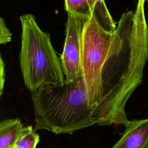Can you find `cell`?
<instances>
[{"instance_id":"cell-1","label":"cell","mask_w":148,"mask_h":148,"mask_svg":"<svg viewBox=\"0 0 148 148\" xmlns=\"http://www.w3.org/2000/svg\"><path fill=\"white\" fill-rule=\"evenodd\" d=\"M148 61V25L145 2L123 13L117 23L102 71L99 102L94 113L96 124L123 125L130 120L127 102L141 84Z\"/></svg>"},{"instance_id":"cell-2","label":"cell","mask_w":148,"mask_h":148,"mask_svg":"<svg viewBox=\"0 0 148 148\" xmlns=\"http://www.w3.org/2000/svg\"><path fill=\"white\" fill-rule=\"evenodd\" d=\"M31 99L35 131L71 134L96 124L82 75L62 84L42 87Z\"/></svg>"},{"instance_id":"cell-3","label":"cell","mask_w":148,"mask_h":148,"mask_svg":"<svg viewBox=\"0 0 148 148\" xmlns=\"http://www.w3.org/2000/svg\"><path fill=\"white\" fill-rule=\"evenodd\" d=\"M21 27L20 66L27 88L32 93L42 87L64 84L66 80L61 60L50 34L38 25L35 16L20 17Z\"/></svg>"},{"instance_id":"cell-4","label":"cell","mask_w":148,"mask_h":148,"mask_svg":"<svg viewBox=\"0 0 148 148\" xmlns=\"http://www.w3.org/2000/svg\"><path fill=\"white\" fill-rule=\"evenodd\" d=\"M113 36V31L105 29L96 16L84 21L81 39V75L93 115L100 98L102 71Z\"/></svg>"},{"instance_id":"cell-5","label":"cell","mask_w":148,"mask_h":148,"mask_svg":"<svg viewBox=\"0 0 148 148\" xmlns=\"http://www.w3.org/2000/svg\"><path fill=\"white\" fill-rule=\"evenodd\" d=\"M86 19L68 14L65 39L60 60L65 80L71 82L81 75V39Z\"/></svg>"},{"instance_id":"cell-6","label":"cell","mask_w":148,"mask_h":148,"mask_svg":"<svg viewBox=\"0 0 148 148\" xmlns=\"http://www.w3.org/2000/svg\"><path fill=\"white\" fill-rule=\"evenodd\" d=\"M112 148H148V118L130 121Z\"/></svg>"},{"instance_id":"cell-7","label":"cell","mask_w":148,"mask_h":148,"mask_svg":"<svg viewBox=\"0 0 148 148\" xmlns=\"http://www.w3.org/2000/svg\"><path fill=\"white\" fill-rule=\"evenodd\" d=\"M18 119H7L0 122V148H14L24 130Z\"/></svg>"},{"instance_id":"cell-8","label":"cell","mask_w":148,"mask_h":148,"mask_svg":"<svg viewBox=\"0 0 148 148\" xmlns=\"http://www.w3.org/2000/svg\"><path fill=\"white\" fill-rule=\"evenodd\" d=\"M94 8L95 15L100 24L107 30L114 31L117 23L110 13L105 0H89Z\"/></svg>"},{"instance_id":"cell-9","label":"cell","mask_w":148,"mask_h":148,"mask_svg":"<svg viewBox=\"0 0 148 148\" xmlns=\"http://www.w3.org/2000/svg\"><path fill=\"white\" fill-rule=\"evenodd\" d=\"M65 8L68 14L87 19L95 14L89 0H64Z\"/></svg>"},{"instance_id":"cell-10","label":"cell","mask_w":148,"mask_h":148,"mask_svg":"<svg viewBox=\"0 0 148 148\" xmlns=\"http://www.w3.org/2000/svg\"><path fill=\"white\" fill-rule=\"evenodd\" d=\"M39 142V135L32 126L24 127L23 134L14 145V148H36Z\"/></svg>"},{"instance_id":"cell-11","label":"cell","mask_w":148,"mask_h":148,"mask_svg":"<svg viewBox=\"0 0 148 148\" xmlns=\"http://www.w3.org/2000/svg\"><path fill=\"white\" fill-rule=\"evenodd\" d=\"M12 34L7 27L2 17L0 18V44L5 45L12 40Z\"/></svg>"},{"instance_id":"cell-12","label":"cell","mask_w":148,"mask_h":148,"mask_svg":"<svg viewBox=\"0 0 148 148\" xmlns=\"http://www.w3.org/2000/svg\"><path fill=\"white\" fill-rule=\"evenodd\" d=\"M5 82V65L2 56L0 58V95L3 94Z\"/></svg>"},{"instance_id":"cell-13","label":"cell","mask_w":148,"mask_h":148,"mask_svg":"<svg viewBox=\"0 0 148 148\" xmlns=\"http://www.w3.org/2000/svg\"><path fill=\"white\" fill-rule=\"evenodd\" d=\"M145 2H146L148 3V0H145Z\"/></svg>"},{"instance_id":"cell-14","label":"cell","mask_w":148,"mask_h":148,"mask_svg":"<svg viewBox=\"0 0 148 148\" xmlns=\"http://www.w3.org/2000/svg\"><path fill=\"white\" fill-rule=\"evenodd\" d=\"M138 1H144V2H145V0H138Z\"/></svg>"}]
</instances>
